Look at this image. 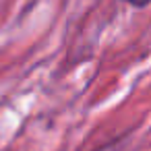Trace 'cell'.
<instances>
[{"label": "cell", "mask_w": 151, "mask_h": 151, "mask_svg": "<svg viewBox=\"0 0 151 151\" xmlns=\"http://www.w3.org/2000/svg\"><path fill=\"white\" fill-rule=\"evenodd\" d=\"M95 151H122V145H120V141H112V143H108V145H101V147L95 149Z\"/></svg>", "instance_id": "cell-1"}, {"label": "cell", "mask_w": 151, "mask_h": 151, "mask_svg": "<svg viewBox=\"0 0 151 151\" xmlns=\"http://www.w3.org/2000/svg\"><path fill=\"white\" fill-rule=\"evenodd\" d=\"M124 2H128V4L134 6V9H145V6L151 4V0H124Z\"/></svg>", "instance_id": "cell-2"}]
</instances>
